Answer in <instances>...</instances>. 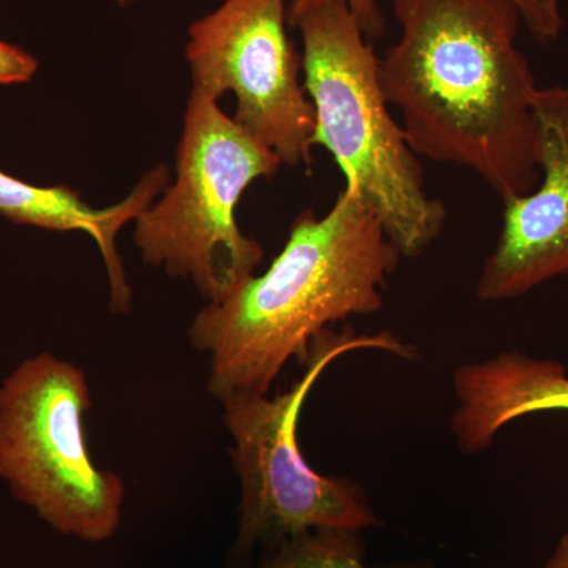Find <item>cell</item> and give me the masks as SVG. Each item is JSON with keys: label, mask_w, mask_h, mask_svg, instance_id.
<instances>
[{"label": "cell", "mask_w": 568, "mask_h": 568, "mask_svg": "<svg viewBox=\"0 0 568 568\" xmlns=\"http://www.w3.org/2000/svg\"><path fill=\"white\" fill-rule=\"evenodd\" d=\"M399 39L379 58L388 104L417 155L469 168L500 200L536 189L538 85L511 0H394Z\"/></svg>", "instance_id": "obj_1"}, {"label": "cell", "mask_w": 568, "mask_h": 568, "mask_svg": "<svg viewBox=\"0 0 568 568\" xmlns=\"http://www.w3.org/2000/svg\"><path fill=\"white\" fill-rule=\"evenodd\" d=\"M376 213L343 189L325 215L302 212L282 252L190 325V343L207 355V390L268 395L284 366L305 362L313 339L349 316L375 315L402 260Z\"/></svg>", "instance_id": "obj_2"}, {"label": "cell", "mask_w": 568, "mask_h": 568, "mask_svg": "<svg viewBox=\"0 0 568 568\" xmlns=\"http://www.w3.org/2000/svg\"><path fill=\"white\" fill-rule=\"evenodd\" d=\"M301 32L305 91L315 108L313 148L334 156L347 189L362 194L405 257L429 248L447 211L425 192L424 171L388 110L379 58L349 7L325 2L290 14Z\"/></svg>", "instance_id": "obj_3"}, {"label": "cell", "mask_w": 568, "mask_h": 568, "mask_svg": "<svg viewBox=\"0 0 568 568\" xmlns=\"http://www.w3.org/2000/svg\"><path fill=\"white\" fill-rule=\"evenodd\" d=\"M282 162L219 102L190 93L175 156V182L134 220L142 260L196 287L209 304L254 275L263 248L242 233L235 209L253 182Z\"/></svg>", "instance_id": "obj_4"}, {"label": "cell", "mask_w": 568, "mask_h": 568, "mask_svg": "<svg viewBox=\"0 0 568 568\" xmlns=\"http://www.w3.org/2000/svg\"><path fill=\"white\" fill-rule=\"evenodd\" d=\"M364 349L414 357L413 347L388 332L355 335L325 331L313 339L304 375L290 390L275 396L230 395L220 402L241 484L239 552L252 551L257 544H280L306 530L364 532L381 525L364 489L349 478L316 473L297 443L298 417L325 368L342 355Z\"/></svg>", "instance_id": "obj_5"}, {"label": "cell", "mask_w": 568, "mask_h": 568, "mask_svg": "<svg viewBox=\"0 0 568 568\" xmlns=\"http://www.w3.org/2000/svg\"><path fill=\"white\" fill-rule=\"evenodd\" d=\"M91 386L51 353L26 358L0 386V478L63 536L100 544L122 521L125 484L92 459Z\"/></svg>", "instance_id": "obj_6"}, {"label": "cell", "mask_w": 568, "mask_h": 568, "mask_svg": "<svg viewBox=\"0 0 568 568\" xmlns=\"http://www.w3.org/2000/svg\"><path fill=\"white\" fill-rule=\"evenodd\" d=\"M286 0H224L189 29L185 58L194 92L235 99L234 122L287 166H310L315 108L287 37Z\"/></svg>", "instance_id": "obj_7"}, {"label": "cell", "mask_w": 568, "mask_h": 568, "mask_svg": "<svg viewBox=\"0 0 568 568\" xmlns=\"http://www.w3.org/2000/svg\"><path fill=\"white\" fill-rule=\"evenodd\" d=\"M536 189L504 200L499 241L485 261L477 297H521L540 284L568 278V82L538 88Z\"/></svg>", "instance_id": "obj_8"}, {"label": "cell", "mask_w": 568, "mask_h": 568, "mask_svg": "<svg viewBox=\"0 0 568 568\" xmlns=\"http://www.w3.org/2000/svg\"><path fill=\"white\" fill-rule=\"evenodd\" d=\"M454 394L458 406L450 418L452 435L463 454L476 455L518 418L568 410V375L559 362L503 353L458 366Z\"/></svg>", "instance_id": "obj_9"}, {"label": "cell", "mask_w": 568, "mask_h": 568, "mask_svg": "<svg viewBox=\"0 0 568 568\" xmlns=\"http://www.w3.org/2000/svg\"><path fill=\"white\" fill-rule=\"evenodd\" d=\"M168 183L170 170L159 164L142 175L122 203L93 209L67 186L31 185L0 171V215L18 224L91 235L106 267L111 310L115 315H123L132 306V286L119 256L118 234L166 190Z\"/></svg>", "instance_id": "obj_10"}, {"label": "cell", "mask_w": 568, "mask_h": 568, "mask_svg": "<svg viewBox=\"0 0 568 568\" xmlns=\"http://www.w3.org/2000/svg\"><path fill=\"white\" fill-rule=\"evenodd\" d=\"M260 568H429L420 564L369 567L362 530L313 529L284 538Z\"/></svg>", "instance_id": "obj_11"}, {"label": "cell", "mask_w": 568, "mask_h": 568, "mask_svg": "<svg viewBox=\"0 0 568 568\" xmlns=\"http://www.w3.org/2000/svg\"><path fill=\"white\" fill-rule=\"evenodd\" d=\"M517 7L519 18L532 39L540 44L556 43L562 36V0H511Z\"/></svg>", "instance_id": "obj_12"}, {"label": "cell", "mask_w": 568, "mask_h": 568, "mask_svg": "<svg viewBox=\"0 0 568 568\" xmlns=\"http://www.w3.org/2000/svg\"><path fill=\"white\" fill-rule=\"evenodd\" d=\"M325 2L346 3L368 39L383 36L384 29H386V20H384L383 11H381L379 0H293L290 6V14Z\"/></svg>", "instance_id": "obj_13"}, {"label": "cell", "mask_w": 568, "mask_h": 568, "mask_svg": "<svg viewBox=\"0 0 568 568\" xmlns=\"http://www.w3.org/2000/svg\"><path fill=\"white\" fill-rule=\"evenodd\" d=\"M39 62L28 51L0 41V84H20L31 81Z\"/></svg>", "instance_id": "obj_14"}, {"label": "cell", "mask_w": 568, "mask_h": 568, "mask_svg": "<svg viewBox=\"0 0 568 568\" xmlns=\"http://www.w3.org/2000/svg\"><path fill=\"white\" fill-rule=\"evenodd\" d=\"M544 568H568V532L560 538L558 547L549 556Z\"/></svg>", "instance_id": "obj_15"}, {"label": "cell", "mask_w": 568, "mask_h": 568, "mask_svg": "<svg viewBox=\"0 0 568 568\" xmlns=\"http://www.w3.org/2000/svg\"><path fill=\"white\" fill-rule=\"evenodd\" d=\"M115 3H119V6L126 7L132 6V3L138 2V0H114Z\"/></svg>", "instance_id": "obj_16"}]
</instances>
